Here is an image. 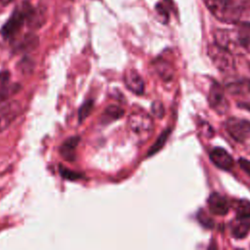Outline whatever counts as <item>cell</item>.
I'll list each match as a JSON object with an SVG mask.
<instances>
[{"label":"cell","mask_w":250,"mask_h":250,"mask_svg":"<svg viewBox=\"0 0 250 250\" xmlns=\"http://www.w3.org/2000/svg\"><path fill=\"white\" fill-rule=\"evenodd\" d=\"M215 43L233 54L250 53V27L217 29L214 32Z\"/></svg>","instance_id":"obj_1"},{"label":"cell","mask_w":250,"mask_h":250,"mask_svg":"<svg viewBox=\"0 0 250 250\" xmlns=\"http://www.w3.org/2000/svg\"><path fill=\"white\" fill-rule=\"evenodd\" d=\"M205 7L220 21L236 23L245 8L246 0H203Z\"/></svg>","instance_id":"obj_2"},{"label":"cell","mask_w":250,"mask_h":250,"mask_svg":"<svg viewBox=\"0 0 250 250\" xmlns=\"http://www.w3.org/2000/svg\"><path fill=\"white\" fill-rule=\"evenodd\" d=\"M207 53L214 65L220 71L228 73L234 70L235 61L233 55L225 48L219 46L216 43H213L208 46Z\"/></svg>","instance_id":"obj_3"},{"label":"cell","mask_w":250,"mask_h":250,"mask_svg":"<svg viewBox=\"0 0 250 250\" xmlns=\"http://www.w3.org/2000/svg\"><path fill=\"white\" fill-rule=\"evenodd\" d=\"M128 125L130 130L141 140L147 139L153 129L151 117L142 110L134 111L130 114Z\"/></svg>","instance_id":"obj_4"},{"label":"cell","mask_w":250,"mask_h":250,"mask_svg":"<svg viewBox=\"0 0 250 250\" xmlns=\"http://www.w3.org/2000/svg\"><path fill=\"white\" fill-rule=\"evenodd\" d=\"M226 129L229 136L237 142H245L250 139V121L246 119L230 117L226 121Z\"/></svg>","instance_id":"obj_5"},{"label":"cell","mask_w":250,"mask_h":250,"mask_svg":"<svg viewBox=\"0 0 250 250\" xmlns=\"http://www.w3.org/2000/svg\"><path fill=\"white\" fill-rule=\"evenodd\" d=\"M208 102L210 106L219 114H224L229 109V103L225 96L222 86L218 82H213L210 86L208 94Z\"/></svg>","instance_id":"obj_6"},{"label":"cell","mask_w":250,"mask_h":250,"mask_svg":"<svg viewBox=\"0 0 250 250\" xmlns=\"http://www.w3.org/2000/svg\"><path fill=\"white\" fill-rule=\"evenodd\" d=\"M21 112L19 101H11L0 107V133L6 130Z\"/></svg>","instance_id":"obj_7"},{"label":"cell","mask_w":250,"mask_h":250,"mask_svg":"<svg viewBox=\"0 0 250 250\" xmlns=\"http://www.w3.org/2000/svg\"><path fill=\"white\" fill-rule=\"evenodd\" d=\"M211 161L223 170H230L233 167V159L231 155L222 147H216L210 152Z\"/></svg>","instance_id":"obj_8"},{"label":"cell","mask_w":250,"mask_h":250,"mask_svg":"<svg viewBox=\"0 0 250 250\" xmlns=\"http://www.w3.org/2000/svg\"><path fill=\"white\" fill-rule=\"evenodd\" d=\"M208 208L211 213L223 216L229 212V203L228 199L218 192H213L208 198Z\"/></svg>","instance_id":"obj_9"},{"label":"cell","mask_w":250,"mask_h":250,"mask_svg":"<svg viewBox=\"0 0 250 250\" xmlns=\"http://www.w3.org/2000/svg\"><path fill=\"white\" fill-rule=\"evenodd\" d=\"M124 82L126 87L135 94L141 95L144 92V81L141 75L135 69H127L124 73Z\"/></svg>","instance_id":"obj_10"},{"label":"cell","mask_w":250,"mask_h":250,"mask_svg":"<svg viewBox=\"0 0 250 250\" xmlns=\"http://www.w3.org/2000/svg\"><path fill=\"white\" fill-rule=\"evenodd\" d=\"M46 21L45 12L40 8H29L26 16L25 21L29 27L38 28L41 27Z\"/></svg>","instance_id":"obj_11"},{"label":"cell","mask_w":250,"mask_h":250,"mask_svg":"<svg viewBox=\"0 0 250 250\" xmlns=\"http://www.w3.org/2000/svg\"><path fill=\"white\" fill-rule=\"evenodd\" d=\"M153 67L156 73L160 76V78L165 81L171 80L174 76V67L169 62L163 59H158L155 62H153Z\"/></svg>","instance_id":"obj_12"},{"label":"cell","mask_w":250,"mask_h":250,"mask_svg":"<svg viewBox=\"0 0 250 250\" xmlns=\"http://www.w3.org/2000/svg\"><path fill=\"white\" fill-rule=\"evenodd\" d=\"M78 137H71L65 140L60 147V152L62 156L68 161H72L75 158V148L78 145Z\"/></svg>","instance_id":"obj_13"},{"label":"cell","mask_w":250,"mask_h":250,"mask_svg":"<svg viewBox=\"0 0 250 250\" xmlns=\"http://www.w3.org/2000/svg\"><path fill=\"white\" fill-rule=\"evenodd\" d=\"M250 231V218H236L231 227V233L235 238H243Z\"/></svg>","instance_id":"obj_14"},{"label":"cell","mask_w":250,"mask_h":250,"mask_svg":"<svg viewBox=\"0 0 250 250\" xmlns=\"http://www.w3.org/2000/svg\"><path fill=\"white\" fill-rule=\"evenodd\" d=\"M14 91V85L10 83L9 71H2L0 73V103L6 101Z\"/></svg>","instance_id":"obj_15"},{"label":"cell","mask_w":250,"mask_h":250,"mask_svg":"<svg viewBox=\"0 0 250 250\" xmlns=\"http://www.w3.org/2000/svg\"><path fill=\"white\" fill-rule=\"evenodd\" d=\"M124 114V110L117 106V105H109L105 108L104 114H103V119L104 121L106 122H111L114 121L118 118H120Z\"/></svg>","instance_id":"obj_16"},{"label":"cell","mask_w":250,"mask_h":250,"mask_svg":"<svg viewBox=\"0 0 250 250\" xmlns=\"http://www.w3.org/2000/svg\"><path fill=\"white\" fill-rule=\"evenodd\" d=\"M236 218L247 219L250 218V201L241 199L236 203Z\"/></svg>","instance_id":"obj_17"},{"label":"cell","mask_w":250,"mask_h":250,"mask_svg":"<svg viewBox=\"0 0 250 250\" xmlns=\"http://www.w3.org/2000/svg\"><path fill=\"white\" fill-rule=\"evenodd\" d=\"M169 134H170V129H166L165 131L162 132V134L158 137V139L156 140V142L154 143V145L150 147V149H149V151H148V156H150V155L156 153V152L165 145L166 140H167Z\"/></svg>","instance_id":"obj_18"},{"label":"cell","mask_w":250,"mask_h":250,"mask_svg":"<svg viewBox=\"0 0 250 250\" xmlns=\"http://www.w3.org/2000/svg\"><path fill=\"white\" fill-rule=\"evenodd\" d=\"M92 108H93V101H91V100L85 102L82 104V106L79 109V113H78L80 122H82L90 114V112L92 111Z\"/></svg>","instance_id":"obj_19"},{"label":"cell","mask_w":250,"mask_h":250,"mask_svg":"<svg viewBox=\"0 0 250 250\" xmlns=\"http://www.w3.org/2000/svg\"><path fill=\"white\" fill-rule=\"evenodd\" d=\"M60 172L62 174V176L67 180H70V181H74V180H77L79 179L81 176L79 174H77L76 172L72 171V170H69V169H66L64 167H60Z\"/></svg>","instance_id":"obj_20"},{"label":"cell","mask_w":250,"mask_h":250,"mask_svg":"<svg viewBox=\"0 0 250 250\" xmlns=\"http://www.w3.org/2000/svg\"><path fill=\"white\" fill-rule=\"evenodd\" d=\"M151 111L154 116H156L157 118H161L164 114V108H163L162 104L157 101L154 102L151 105Z\"/></svg>","instance_id":"obj_21"},{"label":"cell","mask_w":250,"mask_h":250,"mask_svg":"<svg viewBox=\"0 0 250 250\" xmlns=\"http://www.w3.org/2000/svg\"><path fill=\"white\" fill-rule=\"evenodd\" d=\"M240 166L242 167V169H244L249 175H250V161L244 160V159H240Z\"/></svg>","instance_id":"obj_22"},{"label":"cell","mask_w":250,"mask_h":250,"mask_svg":"<svg viewBox=\"0 0 250 250\" xmlns=\"http://www.w3.org/2000/svg\"><path fill=\"white\" fill-rule=\"evenodd\" d=\"M13 1H14V0H0V4H2V5H4V6H6V5L11 4Z\"/></svg>","instance_id":"obj_23"},{"label":"cell","mask_w":250,"mask_h":250,"mask_svg":"<svg viewBox=\"0 0 250 250\" xmlns=\"http://www.w3.org/2000/svg\"><path fill=\"white\" fill-rule=\"evenodd\" d=\"M249 66H250V63H249Z\"/></svg>","instance_id":"obj_24"}]
</instances>
